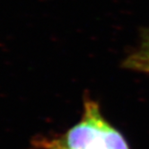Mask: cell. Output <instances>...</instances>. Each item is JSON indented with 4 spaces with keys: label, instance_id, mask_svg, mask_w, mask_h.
<instances>
[{
    "label": "cell",
    "instance_id": "obj_3",
    "mask_svg": "<svg viewBox=\"0 0 149 149\" xmlns=\"http://www.w3.org/2000/svg\"><path fill=\"white\" fill-rule=\"evenodd\" d=\"M37 146L40 149H69L62 143L60 139L50 138H39L36 140Z\"/></svg>",
    "mask_w": 149,
    "mask_h": 149
},
{
    "label": "cell",
    "instance_id": "obj_1",
    "mask_svg": "<svg viewBox=\"0 0 149 149\" xmlns=\"http://www.w3.org/2000/svg\"><path fill=\"white\" fill-rule=\"evenodd\" d=\"M69 149H130L122 135L104 120L99 105L84 102L81 120L60 138Z\"/></svg>",
    "mask_w": 149,
    "mask_h": 149
},
{
    "label": "cell",
    "instance_id": "obj_2",
    "mask_svg": "<svg viewBox=\"0 0 149 149\" xmlns=\"http://www.w3.org/2000/svg\"><path fill=\"white\" fill-rule=\"evenodd\" d=\"M125 66L130 69L149 73V56L136 53L126 60Z\"/></svg>",
    "mask_w": 149,
    "mask_h": 149
},
{
    "label": "cell",
    "instance_id": "obj_4",
    "mask_svg": "<svg viewBox=\"0 0 149 149\" xmlns=\"http://www.w3.org/2000/svg\"><path fill=\"white\" fill-rule=\"evenodd\" d=\"M137 53L138 54L144 55V56H149V33H148L146 39L143 42L141 50H139Z\"/></svg>",
    "mask_w": 149,
    "mask_h": 149
}]
</instances>
